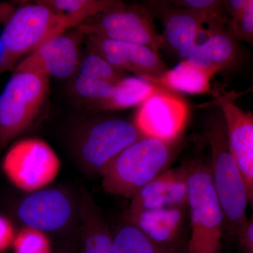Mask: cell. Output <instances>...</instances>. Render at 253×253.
I'll list each match as a JSON object with an SVG mask.
<instances>
[{
    "label": "cell",
    "instance_id": "obj_8",
    "mask_svg": "<svg viewBox=\"0 0 253 253\" xmlns=\"http://www.w3.org/2000/svg\"><path fill=\"white\" fill-rule=\"evenodd\" d=\"M61 162L50 145L39 138L16 141L3 158L1 169L13 185L26 192L44 189L59 174Z\"/></svg>",
    "mask_w": 253,
    "mask_h": 253
},
{
    "label": "cell",
    "instance_id": "obj_26",
    "mask_svg": "<svg viewBox=\"0 0 253 253\" xmlns=\"http://www.w3.org/2000/svg\"><path fill=\"white\" fill-rule=\"evenodd\" d=\"M173 4L189 10L206 20V23L217 22L225 24L224 1L221 0H172Z\"/></svg>",
    "mask_w": 253,
    "mask_h": 253
},
{
    "label": "cell",
    "instance_id": "obj_30",
    "mask_svg": "<svg viewBox=\"0 0 253 253\" xmlns=\"http://www.w3.org/2000/svg\"><path fill=\"white\" fill-rule=\"evenodd\" d=\"M234 239L237 240L243 253H253V218H248L236 231Z\"/></svg>",
    "mask_w": 253,
    "mask_h": 253
},
{
    "label": "cell",
    "instance_id": "obj_31",
    "mask_svg": "<svg viewBox=\"0 0 253 253\" xmlns=\"http://www.w3.org/2000/svg\"><path fill=\"white\" fill-rule=\"evenodd\" d=\"M253 4V0H226L224 1V9L231 18L241 14Z\"/></svg>",
    "mask_w": 253,
    "mask_h": 253
},
{
    "label": "cell",
    "instance_id": "obj_32",
    "mask_svg": "<svg viewBox=\"0 0 253 253\" xmlns=\"http://www.w3.org/2000/svg\"><path fill=\"white\" fill-rule=\"evenodd\" d=\"M12 11L13 8L11 5L6 4V3L0 4V24L3 21H6Z\"/></svg>",
    "mask_w": 253,
    "mask_h": 253
},
{
    "label": "cell",
    "instance_id": "obj_24",
    "mask_svg": "<svg viewBox=\"0 0 253 253\" xmlns=\"http://www.w3.org/2000/svg\"><path fill=\"white\" fill-rule=\"evenodd\" d=\"M72 93L91 105L109 99L116 88L114 83L76 74L72 78Z\"/></svg>",
    "mask_w": 253,
    "mask_h": 253
},
{
    "label": "cell",
    "instance_id": "obj_17",
    "mask_svg": "<svg viewBox=\"0 0 253 253\" xmlns=\"http://www.w3.org/2000/svg\"><path fill=\"white\" fill-rule=\"evenodd\" d=\"M78 212L81 221V253H113L112 232L85 187L81 189Z\"/></svg>",
    "mask_w": 253,
    "mask_h": 253
},
{
    "label": "cell",
    "instance_id": "obj_5",
    "mask_svg": "<svg viewBox=\"0 0 253 253\" xmlns=\"http://www.w3.org/2000/svg\"><path fill=\"white\" fill-rule=\"evenodd\" d=\"M49 78L13 72L0 94V151L36 119L49 92Z\"/></svg>",
    "mask_w": 253,
    "mask_h": 253
},
{
    "label": "cell",
    "instance_id": "obj_20",
    "mask_svg": "<svg viewBox=\"0 0 253 253\" xmlns=\"http://www.w3.org/2000/svg\"><path fill=\"white\" fill-rule=\"evenodd\" d=\"M208 37L201 44L221 72H233L242 61L239 42L231 36L223 23H208Z\"/></svg>",
    "mask_w": 253,
    "mask_h": 253
},
{
    "label": "cell",
    "instance_id": "obj_3",
    "mask_svg": "<svg viewBox=\"0 0 253 253\" xmlns=\"http://www.w3.org/2000/svg\"><path fill=\"white\" fill-rule=\"evenodd\" d=\"M75 28L66 15L41 1L14 10L0 38V76L14 69L18 60L52 37Z\"/></svg>",
    "mask_w": 253,
    "mask_h": 253
},
{
    "label": "cell",
    "instance_id": "obj_4",
    "mask_svg": "<svg viewBox=\"0 0 253 253\" xmlns=\"http://www.w3.org/2000/svg\"><path fill=\"white\" fill-rule=\"evenodd\" d=\"M189 237L187 253H220L224 215L213 186L209 164L186 162Z\"/></svg>",
    "mask_w": 253,
    "mask_h": 253
},
{
    "label": "cell",
    "instance_id": "obj_25",
    "mask_svg": "<svg viewBox=\"0 0 253 253\" xmlns=\"http://www.w3.org/2000/svg\"><path fill=\"white\" fill-rule=\"evenodd\" d=\"M12 249L14 253H53L46 233L26 226L16 232Z\"/></svg>",
    "mask_w": 253,
    "mask_h": 253
},
{
    "label": "cell",
    "instance_id": "obj_23",
    "mask_svg": "<svg viewBox=\"0 0 253 253\" xmlns=\"http://www.w3.org/2000/svg\"><path fill=\"white\" fill-rule=\"evenodd\" d=\"M76 74L116 84L126 73L111 66L100 55L91 50L82 55Z\"/></svg>",
    "mask_w": 253,
    "mask_h": 253
},
{
    "label": "cell",
    "instance_id": "obj_28",
    "mask_svg": "<svg viewBox=\"0 0 253 253\" xmlns=\"http://www.w3.org/2000/svg\"><path fill=\"white\" fill-rule=\"evenodd\" d=\"M184 60L195 68L211 73L213 76L221 72V70L214 64L201 44L196 43L190 50Z\"/></svg>",
    "mask_w": 253,
    "mask_h": 253
},
{
    "label": "cell",
    "instance_id": "obj_6",
    "mask_svg": "<svg viewBox=\"0 0 253 253\" xmlns=\"http://www.w3.org/2000/svg\"><path fill=\"white\" fill-rule=\"evenodd\" d=\"M142 136L134 123L127 120L98 118L78 131L73 149L86 172L101 174L113 158Z\"/></svg>",
    "mask_w": 253,
    "mask_h": 253
},
{
    "label": "cell",
    "instance_id": "obj_14",
    "mask_svg": "<svg viewBox=\"0 0 253 253\" xmlns=\"http://www.w3.org/2000/svg\"><path fill=\"white\" fill-rule=\"evenodd\" d=\"M16 214L26 226L44 233L54 232L72 221L75 205L69 194L62 189H42L24 198Z\"/></svg>",
    "mask_w": 253,
    "mask_h": 253
},
{
    "label": "cell",
    "instance_id": "obj_1",
    "mask_svg": "<svg viewBox=\"0 0 253 253\" xmlns=\"http://www.w3.org/2000/svg\"><path fill=\"white\" fill-rule=\"evenodd\" d=\"M213 110L206 119L204 135L211 150L209 164L212 184L224 215V232L234 238L247 220L249 194L228 142L225 122L220 109Z\"/></svg>",
    "mask_w": 253,
    "mask_h": 253
},
{
    "label": "cell",
    "instance_id": "obj_7",
    "mask_svg": "<svg viewBox=\"0 0 253 253\" xmlns=\"http://www.w3.org/2000/svg\"><path fill=\"white\" fill-rule=\"evenodd\" d=\"M154 18L144 4H128L120 1L109 11L82 23L76 30L84 36L144 44L159 51L163 39Z\"/></svg>",
    "mask_w": 253,
    "mask_h": 253
},
{
    "label": "cell",
    "instance_id": "obj_9",
    "mask_svg": "<svg viewBox=\"0 0 253 253\" xmlns=\"http://www.w3.org/2000/svg\"><path fill=\"white\" fill-rule=\"evenodd\" d=\"M189 116V105L182 96L161 87L139 106L133 123L143 136L176 141Z\"/></svg>",
    "mask_w": 253,
    "mask_h": 253
},
{
    "label": "cell",
    "instance_id": "obj_19",
    "mask_svg": "<svg viewBox=\"0 0 253 253\" xmlns=\"http://www.w3.org/2000/svg\"><path fill=\"white\" fill-rule=\"evenodd\" d=\"M161 88L139 76H126L116 83L111 97L90 105L89 110L91 112L99 113L139 106Z\"/></svg>",
    "mask_w": 253,
    "mask_h": 253
},
{
    "label": "cell",
    "instance_id": "obj_27",
    "mask_svg": "<svg viewBox=\"0 0 253 253\" xmlns=\"http://www.w3.org/2000/svg\"><path fill=\"white\" fill-rule=\"evenodd\" d=\"M228 32L239 42L252 44L253 41V4L244 12L231 18L227 21Z\"/></svg>",
    "mask_w": 253,
    "mask_h": 253
},
{
    "label": "cell",
    "instance_id": "obj_16",
    "mask_svg": "<svg viewBox=\"0 0 253 253\" xmlns=\"http://www.w3.org/2000/svg\"><path fill=\"white\" fill-rule=\"evenodd\" d=\"M186 163L169 168L143 186L131 199L128 212L164 208L188 207Z\"/></svg>",
    "mask_w": 253,
    "mask_h": 253
},
{
    "label": "cell",
    "instance_id": "obj_12",
    "mask_svg": "<svg viewBox=\"0 0 253 253\" xmlns=\"http://www.w3.org/2000/svg\"><path fill=\"white\" fill-rule=\"evenodd\" d=\"M212 94L220 109L226 125V135L249 194L253 200V115L246 112L234 103V93L224 92L214 88Z\"/></svg>",
    "mask_w": 253,
    "mask_h": 253
},
{
    "label": "cell",
    "instance_id": "obj_18",
    "mask_svg": "<svg viewBox=\"0 0 253 253\" xmlns=\"http://www.w3.org/2000/svg\"><path fill=\"white\" fill-rule=\"evenodd\" d=\"M212 74L191 66L185 60L157 78L146 79L173 92L191 95L212 94Z\"/></svg>",
    "mask_w": 253,
    "mask_h": 253
},
{
    "label": "cell",
    "instance_id": "obj_11",
    "mask_svg": "<svg viewBox=\"0 0 253 253\" xmlns=\"http://www.w3.org/2000/svg\"><path fill=\"white\" fill-rule=\"evenodd\" d=\"M148 239L168 253H187L189 206L128 212L123 216Z\"/></svg>",
    "mask_w": 253,
    "mask_h": 253
},
{
    "label": "cell",
    "instance_id": "obj_21",
    "mask_svg": "<svg viewBox=\"0 0 253 253\" xmlns=\"http://www.w3.org/2000/svg\"><path fill=\"white\" fill-rule=\"evenodd\" d=\"M43 4L66 15L75 28L118 4V0H42Z\"/></svg>",
    "mask_w": 253,
    "mask_h": 253
},
{
    "label": "cell",
    "instance_id": "obj_22",
    "mask_svg": "<svg viewBox=\"0 0 253 253\" xmlns=\"http://www.w3.org/2000/svg\"><path fill=\"white\" fill-rule=\"evenodd\" d=\"M112 235L113 253H168L126 221L123 220Z\"/></svg>",
    "mask_w": 253,
    "mask_h": 253
},
{
    "label": "cell",
    "instance_id": "obj_15",
    "mask_svg": "<svg viewBox=\"0 0 253 253\" xmlns=\"http://www.w3.org/2000/svg\"><path fill=\"white\" fill-rule=\"evenodd\" d=\"M144 5L162 21L161 49L167 50L181 61L185 59L204 31L206 20L170 1H149Z\"/></svg>",
    "mask_w": 253,
    "mask_h": 253
},
{
    "label": "cell",
    "instance_id": "obj_10",
    "mask_svg": "<svg viewBox=\"0 0 253 253\" xmlns=\"http://www.w3.org/2000/svg\"><path fill=\"white\" fill-rule=\"evenodd\" d=\"M84 36L77 30L52 37L16 65L13 72H33L49 78L68 79L77 73Z\"/></svg>",
    "mask_w": 253,
    "mask_h": 253
},
{
    "label": "cell",
    "instance_id": "obj_13",
    "mask_svg": "<svg viewBox=\"0 0 253 253\" xmlns=\"http://www.w3.org/2000/svg\"><path fill=\"white\" fill-rule=\"evenodd\" d=\"M87 49L100 55L113 67L123 72L149 79L168 69L159 51L136 43L112 41L93 36H84Z\"/></svg>",
    "mask_w": 253,
    "mask_h": 253
},
{
    "label": "cell",
    "instance_id": "obj_2",
    "mask_svg": "<svg viewBox=\"0 0 253 253\" xmlns=\"http://www.w3.org/2000/svg\"><path fill=\"white\" fill-rule=\"evenodd\" d=\"M177 150L178 141L143 136L101 171L103 189L108 194L131 199L143 186L169 169Z\"/></svg>",
    "mask_w": 253,
    "mask_h": 253
},
{
    "label": "cell",
    "instance_id": "obj_29",
    "mask_svg": "<svg viewBox=\"0 0 253 253\" xmlns=\"http://www.w3.org/2000/svg\"><path fill=\"white\" fill-rule=\"evenodd\" d=\"M14 223L0 214V253H5L12 248L16 234Z\"/></svg>",
    "mask_w": 253,
    "mask_h": 253
}]
</instances>
